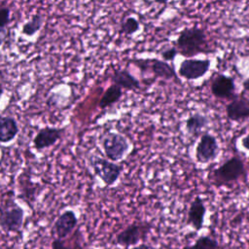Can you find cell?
Instances as JSON below:
<instances>
[{"instance_id": "17", "label": "cell", "mask_w": 249, "mask_h": 249, "mask_svg": "<svg viewBox=\"0 0 249 249\" xmlns=\"http://www.w3.org/2000/svg\"><path fill=\"white\" fill-rule=\"evenodd\" d=\"M209 123L208 118L200 113L190 115L186 120V129L192 135H197Z\"/></svg>"}, {"instance_id": "5", "label": "cell", "mask_w": 249, "mask_h": 249, "mask_svg": "<svg viewBox=\"0 0 249 249\" xmlns=\"http://www.w3.org/2000/svg\"><path fill=\"white\" fill-rule=\"evenodd\" d=\"M24 211L14 201L0 209V228L7 232L18 231L23 224Z\"/></svg>"}, {"instance_id": "19", "label": "cell", "mask_w": 249, "mask_h": 249, "mask_svg": "<svg viewBox=\"0 0 249 249\" xmlns=\"http://www.w3.org/2000/svg\"><path fill=\"white\" fill-rule=\"evenodd\" d=\"M81 236L80 231H76L75 233L71 234L66 238H55L52 242V249H80L81 247Z\"/></svg>"}, {"instance_id": "21", "label": "cell", "mask_w": 249, "mask_h": 249, "mask_svg": "<svg viewBox=\"0 0 249 249\" xmlns=\"http://www.w3.org/2000/svg\"><path fill=\"white\" fill-rule=\"evenodd\" d=\"M183 249H220V245L210 235H200L192 245H186Z\"/></svg>"}, {"instance_id": "9", "label": "cell", "mask_w": 249, "mask_h": 249, "mask_svg": "<svg viewBox=\"0 0 249 249\" xmlns=\"http://www.w3.org/2000/svg\"><path fill=\"white\" fill-rule=\"evenodd\" d=\"M212 94L220 99H231L236 97L235 95V83L234 79L231 76L224 74L216 75L211 82Z\"/></svg>"}, {"instance_id": "24", "label": "cell", "mask_w": 249, "mask_h": 249, "mask_svg": "<svg viewBox=\"0 0 249 249\" xmlns=\"http://www.w3.org/2000/svg\"><path fill=\"white\" fill-rule=\"evenodd\" d=\"M160 54L164 61H172L178 54V50L175 47H171L162 51Z\"/></svg>"}, {"instance_id": "8", "label": "cell", "mask_w": 249, "mask_h": 249, "mask_svg": "<svg viewBox=\"0 0 249 249\" xmlns=\"http://www.w3.org/2000/svg\"><path fill=\"white\" fill-rule=\"evenodd\" d=\"M219 150L217 139L209 133H204L196 148V159L200 163H207L216 159Z\"/></svg>"}, {"instance_id": "11", "label": "cell", "mask_w": 249, "mask_h": 249, "mask_svg": "<svg viewBox=\"0 0 249 249\" xmlns=\"http://www.w3.org/2000/svg\"><path fill=\"white\" fill-rule=\"evenodd\" d=\"M64 128L46 126L38 130L33 138L34 148L38 151L53 146L62 136Z\"/></svg>"}, {"instance_id": "27", "label": "cell", "mask_w": 249, "mask_h": 249, "mask_svg": "<svg viewBox=\"0 0 249 249\" xmlns=\"http://www.w3.org/2000/svg\"><path fill=\"white\" fill-rule=\"evenodd\" d=\"M7 36V30L6 28H0V47L3 44V42L5 41V38Z\"/></svg>"}, {"instance_id": "12", "label": "cell", "mask_w": 249, "mask_h": 249, "mask_svg": "<svg viewBox=\"0 0 249 249\" xmlns=\"http://www.w3.org/2000/svg\"><path fill=\"white\" fill-rule=\"evenodd\" d=\"M227 117L231 121L238 122L249 119V100L244 96H236L226 106Z\"/></svg>"}, {"instance_id": "22", "label": "cell", "mask_w": 249, "mask_h": 249, "mask_svg": "<svg viewBox=\"0 0 249 249\" xmlns=\"http://www.w3.org/2000/svg\"><path fill=\"white\" fill-rule=\"evenodd\" d=\"M140 28V23L134 17H128L121 23L120 33L125 35H132L136 33Z\"/></svg>"}, {"instance_id": "3", "label": "cell", "mask_w": 249, "mask_h": 249, "mask_svg": "<svg viewBox=\"0 0 249 249\" xmlns=\"http://www.w3.org/2000/svg\"><path fill=\"white\" fill-rule=\"evenodd\" d=\"M105 156L111 161L121 160L129 149L127 139L121 133L108 132L101 140Z\"/></svg>"}, {"instance_id": "13", "label": "cell", "mask_w": 249, "mask_h": 249, "mask_svg": "<svg viewBox=\"0 0 249 249\" xmlns=\"http://www.w3.org/2000/svg\"><path fill=\"white\" fill-rule=\"evenodd\" d=\"M205 214L206 207L203 199L200 196H196L189 207L187 224L191 225L196 231H200L203 227Z\"/></svg>"}, {"instance_id": "6", "label": "cell", "mask_w": 249, "mask_h": 249, "mask_svg": "<svg viewBox=\"0 0 249 249\" xmlns=\"http://www.w3.org/2000/svg\"><path fill=\"white\" fill-rule=\"evenodd\" d=\"M150 230L151 225L147 223L131 224L116 235V243L122 246L136 245L147 236Z\"/></svg>"}, {"instance_id": "7", "label": "cell", "mask_w": 249, "mask_h": 249, "mask_svg": "<svg viewBox=\"0 0 249 249\" xmlns=\"http://www.w3.org/2000/svg\"><path fill=\"white\" fill-rule=\"evenodd\" d=\"M210 64L209 59L187 58L181 62L178 72L186 80H196L208 72Z\"/></svg>"}, {"instance_id": "15", "label": "cell", "mask_w": 249, "mask_h": 249, "mask_svg": "<svg viewBox=\"0 0 249 249\" xmlns=\"http://www.w3.org/2000/svg\"><path fill=\"white\" fill-rule=\"evenodd\" d=\"M18 125L15 118L11 116L0 119V143H9L13 141L18 133Z\"/></svg>"}, {"instance_id": "25", "label": "cell", "mask_w": 249, "mask_h": 249, "mask_svg": "<svg viewBox=\"0 0 249 249\" xmlns=\"http://www.w3.org/2000/svg\"><path fill=\"white\" fill-rule=\"evenodd\" d=\"M241 144H242V146H243L244 149H246V150L249 151V131H248V133L241 139Z\"/></svg>"}, {"instance_id": "16", "label": "cell", "mask_w": 249, "mask_h": 249, "mask_svg": "<svg viewBox=\"0 0 249 249\" xmlns=\"http://www.w3.org/2000/svg\"><path fill=\"white\" fill-rule=\"evenodd\" d=\"M151 70L156 77L162 78L165 80H171L176 77L174 68L169 65L166 61L160 59H150Z\"/></svg>"}, {"instance_id": "4", "label": "cell", "mask_w": 249, "mask_h": 249, "mask_svg": "<svg viewBox=\"0 0 249 249\" xmlns=\"http://www.w3.org/2000/svg\"><path fill=\"white\" fill-rule=\"evenodd\" d=\"M89 163L94 174L98 176L107 186L115 184L123 170L121 165L96 156L90 157Z\"/></svg>"}, {"instance_id": "23", "label": "cell", "mask_w": 249, "mask_h": 249, "mask_svg": "<svg viewBox=\"0 0 249 249\" xmlns=\"http://www.w3.org/2000/svg\"><path fill=\"white\" fill-rule=\"evenodd\" d=\"M11 11L8 7L0 8V28H5L10 22Z\"/></svg>"}, {"instance_id": "18", "label": "cell", "mask_w": 249, "mask_h": 249, "mask_svg": "<svg viewBox=\"0 0 249 249\" xmlns=\"http://www.w3.org/2000/svg\"><path fill=\"white\" fill-rule=\"evenodd\" d=\"M123 95V90L120 87H118L117 85H111L102 94L98 106L101 109H105L115 103H117L121 97Z\"/></svg>"}, {"instance_id": "26", "label": "cell", "mask_w": 249, "mask_h": 249, "mask_svg": "<svg viewBox=\"0 0 249 249\" xmlns=\"http://www.w3.org/2000/svg\"><path fill=\"white\" fill-rule=\"evenodd\" d=\"M131 249H157V248L154 247V246H152V245H150V244L141 243V244H139V245H137V246L132 247Z\"/></svg>"}, {"instance_id": "30", "label": "cell", "mask_w": 249, "mask_h": 249, "mask_svg": "<svg viewBox=\"0 0 249 249\" xmlns=\"http://www.w3.org/2000/svg\"><path fill=\"white\" fill-rule=\"evenodd\" d=\"M87 249H93V248H87Z\"/></svg>"}, {"instance_id": "29", "label": "cell", "mask_w": 249, "mask_h": 249, "mask_svg": "<svg viewBox=\"0 0 249 249\" xmlns=\"http://www.w3.org/2000/svg\"><path fill=\"white\" fill-rule=\"evenodd\" d=\"M3 93H4V89L2 88V87H0V98L2 97V95H3Z\"/></svg>"}, {"instance_id": "14", "label": "cell", "mask_w": 249, "mask_h": 249, "mask_svg": "<svg viewBox=\"0 0 249 249\" xmlns=\"http://www.w3.org/2000/svg\"><path fill=\"white\" fill-rule=\"evenodd\" d=\"M111 79L114 85H117L121 89L137 90L141 88L139 81L134 76H132L126 69H115Z\"/></svg>"}, {"instance_id": "1", "label": "cell", "mask_w": 249, "mask_h": 249, "mask_svg": "<svg viewBox=\"0 0 249 249\" xmlns=\"http://www.w3.org/2000/svg\"><path fill=\"white\" fill-rule=\"evenodd\" d=\"M176 49L182 55L189 57L209 52L207 35L204 29L196 26L184 28L176 40Z\"/></svg>"}, {"instance_id": "28", "label": "cell", "mask_w": 249, "mask_h": 249, "mask_svg": "<svg viewBox=\"0 0 249 249\" xmlns=\"http://www.w3.org/2000/svg\"><path fill=\"white\" fill-rule=\"evenodd\" d=\"M242 87H243V89H244V90L247 92V94L249 95V78H247L246 80L243 81Z\"/></svg>"}, {"instance_id": "2", "label": "cell", "mask_w": 249, "mask_h": 249, "mask_svg": "<svg viewBox=\"0 0 249 249\" xmlns=\"http://www.w3.org/2000/svg\"><path fill=\"white\" fill-rule=\"evenodd\" d=\"M245 174V165L238 157L227 160L222 165L213 170V180L217 185H224L238 180Z\"/></svg>"}, {"instance_id": "10", "label": "cell", "mask_w": 249, "mask_h": 249, "mask_svg": "<svg viewBox=\"0 0 249 249\" xmlns=\"http://www.w3.org/2000/svg\"><path fill=\"white\" fill-rule=\"evenodd\" d=\"M78 225V218L74 211L65 210L55 220L53 230L56 238H66L72 234Z\"/></svg>"}, {"instance_id": "20", "label": "cell", "mask_w": 249, "mask_h": 249, "mask_svg": "<svg viewBox=\"0 0 249 249\" xmlns=\"http://www.w3.org/2000/svg\"><path fill=\"white\" fill-rule=\"evenodd\" d=\"M43 21H44V18L42 15L40 14L33 15L31 18L22 25V29H21L22 34L25 36H33L42 28Z\"/></svg>"}]
</instances>
